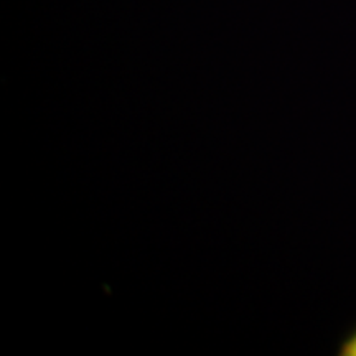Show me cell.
<instances>
[{"label":"cell","mask_w":356,"mask_h":356,"mask_svg":"<svg viewBox=\"0 0 356 356\" xmlns=\"http://www.w3.org/2000/svg\"><path fill=\"white\" fill-rule=\"evenodd\" d=\"M340 356H356V328L350 333L348 337L341 341L340 348H338Z\"/></svg>","instance_id":"obj_1"}]
</instances>
